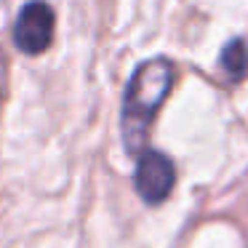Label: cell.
I'll return each mask as SVG.
<instances>
[{
	"label": "cell",
	"mask_w": 248,
	"mask_h": 248,
	"mask_svg": "<svg viewBox=\"0 0 248 248\" xmlns=\"http://www.w3.org/2000/svg\"><path fill=\"white\" fill-rule=\"evenodd\" d=\"M221 70L232 78V80H243L248 75V43L243 38H235L224 46L221 51Z\"/></svg>",
	"instance_id": "obj_4"
},
{
	"label": "cell",
	"mask_w": 248,
	"mask_h": 248,
	"mask_svg": "<svg viewBox=\"0 0 248 248\" xmlns=\"http://www.w3.org/2000/svg\"><path fill=\"white\" fill-rule=\"evenodd\" d=\"M171 86H173V64L163 56L139 64L136 72L131 75L123 96V118H120L123 144L131 155L144 150L152 118L160 109V104L166 102Z\"/></svg>",
	"instance_id": "obj_1"
},
{
	"label": "cell",
	"mask_w": 248,
	"mask_h": 248,
	"mask_svg": "<svg viewBox=\"0 0 248 248\" xmlns=\"http://www.w3.org/2000/svg\"><path fill=\"white\" fill-rule=\"evenodd\" d=\"M173 182H176V168L171 157L157 150H147L136 160V173H134V187L139 198L147 205H157L171 195Z\"/></svg>",
	"instance_id": "obj_2"
},
{
	"label": "cell",
	"mask_w": 248,
	"mask_h": 248,
	"mask_svg": "<svg viewBox=\"0 0 248 248\" xmlns=\"http://www.w3.org/2000/svg\"><path fill=\"white\" fill-rule=\"evenodd\" d=\"M54 38V11L43 0H32L19 11L16 24H14V43L19 51L30 56H38L48 48Z\"/></svg>",
	"instance_id": "obj_3"
}]
</instances>
